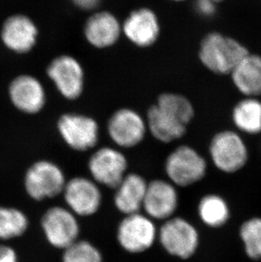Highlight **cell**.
I'll use <instances>...</instances> for the list:
<instances>
[{"label": "cell", "mask_w": 261, "mask_h": 262, "mask_svg": "<svg viewBox=\"0 0 261 262\" xmlns=\"http://www.w3.org/2000/svg\"><path fill=\"white\" fill-rule=\"evenodd\" d=\"M250 50L240 40L222 32H213L205 36L200 50V59L214 74L230 76L239 62Z\"/></svg>", "instance_id": "1"}, {"label": "cell", "mask_w": 261, "mask_h": 262, "mask_svg": "<svg viewBox=\"0 0 261 262\" xmlns=\"http://www.w3.org/2000/svg\"><path fill=\"white\" fill-rule=\"evenodd\" d=\"M158 243L170 256L189 260L200 249V232L190 221L175 215L159 227Z\"/></svg>", "instance_id": "2"}, {"label": "cell", "mask_w": 261, "mask_h": 262, "mask_svg": "<svg viewBox=\"0 0 261 262\" xmlns=\"http://www.w3.org/2000/svg\"><path fill=\"white\" fill-rule=\"evenodd\" d=\"M159 227L144 213L123 215L116 231V242L130 255L147 252L158 242Z\"/></svg>", "instance_id": "3"}, {"label": "cell", "mask_w": 261, "mask_h": 262, "mask_svg": "<svg viewBox=\"0 0 261 262\" xmlns=\"http://www.w3.org/2000/svg\"><path fill=\"white\" fill-rule=\"evenodd\" d=\"M209 153L214 167L223 173H236L249 162V147L244 135L236 130L217 133L210 141Z\"/></svg>", "instance_id": "4"}, {"label": "cell", "mask_w": 261, "mask_h": 262, "mask_svg": "<svg viewBox=\"0 0 261 262\" xmlns=\"http://www.w3.org/2000/svg\"><path fill=\"white\" fill-rule=\"evenodd\" d=\"M207 171L206 160L190 146L178 147L165 160L166 179L178 188L197 184L206 177Z\"/></svg>", "instance_id": "5"}, {"label": "cell", "mask_w": 261, "mask_h": 262, "mask_svg": "<svg viewBox=\"0 0 261 262\" xmlns=\"http://www.w3.org/2000/svg\"><path fill=\"white\" fill-rule=\"evenodd\" d=\"M67 182L64 171L57 164L42 160L27 169L24 186L32 200L42 201L62 194Z\"/></svg>", "instance_id": "6"}, {"label": "cell", "mask_w": 261, "mask_h": 262, "mask_svg": "<svg viewBox=\"0 0 261 262\" xmlns=\"http://www.w3.org/2000/svg\"><path fill=\"white\" fill-rule=\"evenodd\" d=\"M78 218L67 206H52L42 216L41 227L47 242L64 250L79 239L81 227Z\"/></svg>", "instance_id": "7"}, {"label": "cell", "mask_w": 261, "mask_h": 262, "mask_svg": "<svg viewBox=\"0 0 261 262\" xmlns=\"http://www.w3.org/2000/svg\"><path fill=\"white\" fill-rule=\"evenodd\" d=\"M61 195L66 206L77 217L96 215L103 205L101 187L90 177L77 176L67 180Z\"/></svg>", "instance_id": "8"}, {"label": "cell", "mask_w": 261, "mask_h": 262, "mask_svg": "<svg viewBox=\"0 0 261 262\" xmlns=\"http://www.w3.org/2000/svg\"><path fill=\"white\" fill-rule=\"evenodd\" d=\"M88 169L90 178L101 188L114 190L128 173V161L118 149L104 147L92 155Z\"/></svg>", "instance_id": "9"}, {"label": "cell", "mask_w": 261, "mask_h": 262, "mask_svg": "<svg viewBox=\"0 0 261 262\" xmlns=\"http://www.w3.org/2000/svg\"><path fill=\"white\" fill-rule=\"evenodd\" d=\"M180 205L178 188L167 179L148 183L143 205L144 214L156 222H165L175 216Z\"/></svg>", "instance_id": "10"}, {"label": "cell", "mask_w": 261, "mask_h": 262, "mask_svg": "<svg viewBox=\"0 0 261 262\" xmlns=\"http://www.w3.org/2000/svg\"><path fill=\"white\" fill-rule=\"evenodd\" d=\"M58 129L66 144L74 150H89L99 140L98 125L89 117L64 115L59 119Z\"/></svg>", "instance_id": "11"}, {"label": "cell", "mask_w": 261, "mask_h": 262, "mask_svg": "<svg viewBox=\"0 0 261 262\" xmlns=\"http://www.w3.org/2000/svg\"><path fill=\"white\" fill-rule=\"evenodd\" d=\"M48 75L60 94L67 99H76L83 87V72L78 62L70 56L54 59L48 68Z\"/></svg>", "instance_id": "12"}, {"label": "cell", "mask_w": 261, "mask_h": 262, "mask_svg": "<svg viewBox=\"0 0 261 262\" xmlns=\"http://www.w3.org/2000/svg\"><path fill=\"white\" fill-rule=\"evenodd\" d=\"M108 131L116 145L121 148H133L143 141L145 136V125L136 112L121 110L111 117Z\"/></svg>", "instance_id": "13"}, {"label": "cell", "mask_w": 261, "mask_h": 262, "mask_svg": "<svg viewBox=\"0 0 261 262\" xmlns=\"http://www.w3.org/2000/svg\"><path fill=\"white\" fill-rule=\"evenodd\" d=\"M9 94L14 106L27 114L37 113L45 105V89L37 78L29 75L15 77L10 83Z\"/></svg>", "instance_id": "14"}, {"label": "cell", "mask_w": 261, "mask_h": 262, "mask_svg": "<svg viewBox=\"0 0 261 262\" xmlns=\"http://www.w3.org/2000/svg\"><path fill=\"white\" fill-rule=\"evenodd\" d=\"M148 181L140 174L128 172L114 189L113 203L123 215L141 212L148 187Z\"/></svg>", "instance_id": "15"}, {"label": "cell", "mask_w": 261, "mask_h": 262, "mask_svg": "<svg viewBox=\"0 0 261 262\" xmlns=\"http://www.w3.org/2000/svg\"><path fill=\"white\" fill-rule=\"evenodd\" d=\"M37 28L29 17L15 15L8 18L3 26L1 37L4 45L13 52H29L37 42Z\"/></svg>", "instance_id": "16"}, {"label": "cell", "mask_w": 261, "mask_h": 262, "mask_svg": "<svg viewBox=\"0 0 261 262\" xmlns=\"http://www.w3.org/2000/svg\"><path fill=\"white\" fill-rule=\"evenodd\" d=\"M236 91L242 97L261 98V55L250 52L230 74Z\"/></svg>", "instance_id": "17"}, {"label": "cell", "mask_w": 261, "mask_h": 262, "mask_svg": "<svg viewBox=\"0 0 261 262\" xmlns=\"http://www.w3.org/2000/svg\"><path fill=\"white\" fill-rule=\"evenodd\" d=\"M159 30L156 15L148 9H141L132 13L124 24L126 37L141 47L152 45L157 39Z\"/></svg>", "instance_id": "18"}, {"label": "cell", "mask_w": 261, "mask_h": 262, "mask_svg": "<svg viewBox=\"0 0 261 262\" xmlns=\"http://www.w3.org/2000/svg\"><path fill=\"white\" fill-rule=\"evenodd\" d=\"M231 119L242 135L261 134V98L242 97L232 107Z\"/></svg>", "instance_id": "19"}, {"label": "cell", "mask_w": 261, "mask_h": 262, "mask_svg": "<svg viewBox=\"0 0 261 262\" xmlns=\"http://www.w3.org/2000/svg\"><path fill=\"white\" fill-rule=\"evenodd\" d=\"M121 28L118 20L111 13H97L89 18L85 28L89 42L98 48L113 45L118 39Z\"/></svg>", "instance_id": "20"}, {"label": "cell", "mask_w": 261, "mask_h": 262, "mask_svg": "<svg viewBox=\"0 0 261 262\" xmlns=\"http://www.w3.org/2000/svg\"><path fill=\"white\" fill-rule=\"evenodd\" d=\"M148 122L151 134L162 143H170L180 139L186 132V125L158 105L149 110Z\"/></svg>", "instance_id": "21"}, {"label": "cell", "mask_w": 261, "mask_h": 262, "mask_svg": "<svg viewBox=\"0 0 261 262\" xmlns=\"http://www.w3.org/2000/svg\"><path fill=\"white\" fill-rule=\"evenodd\" d=\"M197 213L201 223L209 228H222L231 217L229 205L217 193L203 196L198 203Z\"/></svg>", "instance_id": "22"}, {"label": "cell", "mask_w": 261, "mask_h": 262, "mask_svg": "<svg viewBox=\"0 0 261 262\" xmlns=\"http://www.w3.org/2000/svg\"><path fill=\"white\" fill-rule=\"evenodd\" d=\"M29 221L25 213L14 207L0 206V239L10 240L26 233Z\"/></svg>", "instance_id": "23"}, {"label": "cell", "mask_w": 261, "mask_h": 262, "mask_svg": "<svg viewBox=\"0 0 261 262\" xmlns=\"http://www.w3.org/2000/svg\"><path fill=\"white\" fill-rule=\"evenodd\" d=\"M239 237L244 252L252 260H261V217H251L243 223Z\"/></svg>", "instance_id": "24"}, {"label": "cell", "mask_w": 261, "mask_h": 262, "mask_svg": "<svg viewBox=\"0 0 261 262\" xmlns=\"http://www.w3.org/2000/svg\"><path fill=\"white\" fill-rule=\"evenodd\" d=\"M62 262H104V258L94 243L79 238L63 250Z\"/></svg>", "instance_id": "25"}, {"label": "cell", "mask_w": 261, "mask_h": 262, "mask_svg": "<svg viewBox=\"0 0 261 262\" xmlns=\"http://www.w3.org/2000/svg\"><path fill=\"white\" fill-rule=\"evenodd\" d=\"M157 105L177 117L184 125H187L193 116V108L191 103L184 97L178 94H163L160 97Z\"/></svg>", "instance_id": "26"}, {"label": "cell", "mask_w": 261, "mask_h": 262, "mask_svg": "<svg viewBox=\"0 0 261 262\" xmlns=\"http://www.w3.org/2000/svg\"><path fill=\"white\" fill-rule=\"evenodd\" d=\"M217 4L213 0H196L195 8L197 12L204 17H212L216 12Z\"/></svg>", "instance_id": "27"}, {"label": "cell", "mask_w": 261, "mask_h": 262, "mask_svg": "<svg viewBox=\"0 0 261 262\" xmlns=\"http://www.w3.org/2000/svg\"><path fill=\"white\" fill-rule=\"evenodd\" d=\"M0 262H18L16 251L7 245H0Z\"/></svg>", "instance_id": "28"}, {"label": "cell", "mask_w": 261, "mask_h": 262, "mask_svg": "<svg viewBox=\"0 0 261 262\" xmlns=\"http://www.w3.org/2000/svg\"><path fill=\"white\" fill-rule=\"evenodd\" d=\"M73 2L81 8V9H85V10H91L94 8L96 7L97 5H99V2L101 0H72Z\"/></svg>", "instance_id": "29"}, {"label": "cell", "mask_w": 261, "mask_h": 262, "mask_svg": "<svg viewBox=\"0 0 261 262\" xmlns=\"http://www.w3.org/2000/svg\"><path fill=\"white\" fill-rule=\"evenodd\" d=\"M213 1L216 3V4H219V3L224 2L226 0H213Z\"/></svg>", "instance_id": "30"}, {"label": "cell", "mask_w": 261, "mask_h": 262, "mask_svg": "<svg viewBox=\"0 0 261 262\" xmlns=\"http://www.w3.org/2000/svg\"><path fill=\"white\" fill-rule=\"evenodd\" d=\"M176 1H181V0H176Z\"/></svg>", "instance_id": "31"}]
</instances>
